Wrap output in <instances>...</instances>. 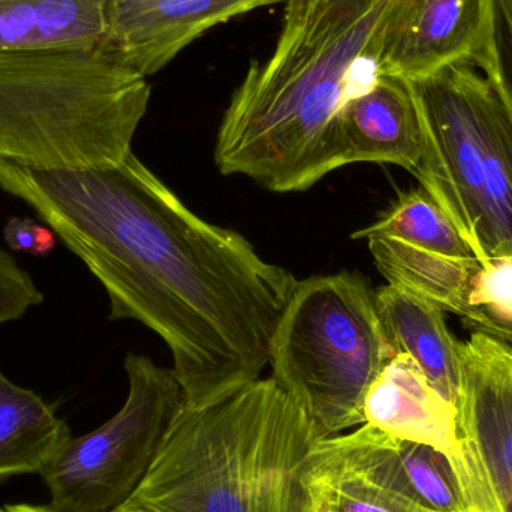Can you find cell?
<instances>
[{
    "mask_svg": "<svg viewBox=\"0 0 512 512\" xmlns=\"http://www.w3.org/2000/svg\"><path fill=\"white\" fill-rule=\"evenodd\" d=\"M0 189L29 204L104 286L111 319L170 348L185 406L259 379L297 279L236 231L195 215L134 153L99 170L0 161Z\"/></svg>",
    "mask_w": 512,
    "mask_h": 512,
    "instance_id": "1",
    "label": "cell"
},
{
    "mask_svg": "<svg viewBox=\"0 0 512 512\" xmlns=\"http://www.w3.org/2000/svg\"><path fill=\"white\" fill-rule=\"evenodd\" d=\"M406 0H286L265 60H252L219 126L215 161L271 192H303L343 164L342 114L381 72Z\"/></svg>",
    "mask_w": 512,
    "mask_h": 512,
    "instance_id": "2",
    "label": "cell"
},
{
    "mask_svg": "<svg viewBox=\"0 0 512 512\" xmlns=\"http://www.w3.org/2000/svg\"><path fill=\"white\" fill-rule=\"evenodd\" d=\"M321 435L273 378L183 406L137 492L147 512H295Z\"/></svg>",
    "mask_w": 512,
    "mask_h": 512,
    "instance_id": "3",
    "label": "cell"
},
{
    "mask_svg": "<svg viewBox=\"0 0 512 512\" xmlns=\"http://www.w3.org/2000/svg\"><path fill=\"white\" fill-rule=\"evenodd\" d=\"M107 44L0 51V161L48 171L120 164L150 101Z\"/></svg>",
    "mask_w": 512,
    "mask_h": 512,
    "instance_id": "4",
    "label": "cell"
},
{
    "mask_svg": "<svg viewBox=\"0 0 512 512\" xmlns=\"http://www.w3.org/2000/svg\"><path fill=\"white\" fill-rule=\"evenodd\" d=\"M474 68L456 63L408 83L423 134L414 176L484 262L512 255V117Z\"/></svg>",
    "mask_w": 512,
    "mask_h": 512,
    "instance_id": "5",
    "label": "cell"
},
{
    "mask_svg": "<svg viewBox=\"0 0 512 512\" xmlns=\"http://www.w3.org/2000/svg\"><path fill=\"white\" fill-rule=\"evenodd\" d=\"M396 357L375 289L355 271L297 280L270 343L273 376L321 438L366 424L373 382Z\"/></svg>",
    "mask_w": 512,
    "mask_h": 512,
    "instance_id": "6",
    "label": "cell"
},
{
    "mask_svg": "<svg viewBox=\"0 0 512 512\" xmlns=\"http://www.w3.org/2000/svg\"><path fill=\"white\" fill-rule=\"evenodd\" d=\"M125 405L98 429L71 438L41 472L56 512H111L137 492L185 406L173 369L129 352Z\"/></svg>",
    "mask_w": 512,
    "mask_h": 512,
    "instance_id": "7",
    "label": "cell"
},
{
    "mask_svg": "<svg viewBox=\"0 0 512 512\" xmlns=\"http://www.w3.org/2000/svg\"><path fill=\"white\" fill-rule=\"evenodd\" d=\"M457 423L475 489V511L512 512V327L486 312L463 319Z\"/></svg>",
    "mask_w": 512,
    "mask_h": 512,
    "instance_id": "8",
    "label": "cell"
},
{
    "mask_svg": "<svg viewBox=\"0 0 512 512\" xmlns=\"http://www.w3.org/2000/svg\"><path fill=\"white\" fill-rule=\"evenodd\" d=\"M322 444L372 483L435 512H472L453 462L429 445L394 438L370 424Z\"/></svg>",
    "mask_w": 512,
    "mask_h": 512,
    "instance_id": "9",
    "label": "cell"
},
{
    "mask_svg": "<svg viewBox=\"0 0 512 512\" xmlns=\"http://www.w3.org/2000/svg\"><path fill=\"white\" fill-rule=\"evenodd\" d=\"M286 0H114L105 44L141 74L164 69L203 33Z\"/></svg>",
    "mask_w": 512,
    "mask_h": 512,
    "instance_id": "10",
    "label": "cell"
},
{
    "mask_svg": "<svg viewBox=\"0 0 512 512\" xmlns=\"http://www.w3.org/2000/svg\"><path fill=\"white\" fill-rule=\"evenodd\" d=\"M366 423L394 438L429 445L453 462L472 512L475 489L463 453L457 408L424 378L409 355L397 354L373 382L364 403Z\"/></svg>",
    "mask_w": 512,
    "mask_h": 512,
    "instance_id": "11",
    "label": "cell"
},
{
    "mask_svg": "<svg viewBox=\"0 0 512 512\" xmlns=\"http://www.w3.org/2000/svg\"><path fill=\"white\" fill-rule=\"evenodd\" d=\"M484 0H406L394 17L381 72L406 80L469 63L480 41Z\"/></svg>",
    "mask_w": 512,
    "mask_h": 512,
    "instance_id": "12",
    "label": "cell"
},
{
    "mask_svg": "<svg viewBox=\"0 0 512 512\" xmlns=\"http://www.w3.org/2000/svg\"><path fill=\"white\" fill-rule=\"evenodd\" d=\"M343 164H393L414 174L423 153L420 117L408 80L379 72L342 114Z\"/></svg>",
    "mask_w": 512,
    "mask_h": 512,
    "instance_id": "13",
    "label": "cell"
},
{
    "mask_svg": "<svg viewBox=\"0 0 512 512\" xmlns=\"http://www.w3.org/2000/svg\"><path fill=\"white\" fill-rule=\"evenodd\" d=\"M375 306L396 355H409L429 384L457 408L462 342L448 330L444 310L390 283L376 289Z\"/></svg>",
    "mask_w": 512,
    "mask_h": 512,
    "instance_id": "14",
    "label": "cell"
},
{
    "mask_svg": "<svg viewBox=\"0 0 512 512\" xmlns=\"http://www.w3.org/2000/svg\"><path fill=\"white\" fill-rule=\"evenodd\" d=\"M113 8L114 0H0V51L104 44Z\"/></svg>",
    "mask_w": 512,
    "mask_h": 512,
    "instance_id": "15",
    "label": "cell"
},
{
    "mask_svg": "<svg viewBox=\"0 0 512 512\" xmlns=\"http://www.w3.org/2000/svg\"><path fill=\"white\" fill-rule=\"evenodd\" d=\"M367 242L379 273L390 285L412 292L462 319L480 309L472 307L469 301L481 268L477 258L436 254L391 237L370 236Z\"/></svg>",
    "mask_w": 512,
    "mask_h": 512,
    "instance_id": "16",
    "label": "cell"
},
{
    "mask_svg": "<svg viewBox=\"0 0 512 512\" xmlns=\"http://www.w3.org/2000/svg\"><path fill=\"white\" fill-rule=\"evenodd\" d=\"M71 438L54 406L0 372V481L41 474Z\"/></svg>",
    "mask_w": 512,
    "mask_h": 512,
    "instance_id": "17",
    "label": "cell"
},
{
    "mask_svg": "<svg viewBox=\"0 0 512 512\" xmlns=\"http://www.w3.org/2000/svg\"><path fill=\"white\" fill-rule=\"evenodd\" d=\"M295 512H435L384 489L316 442L304 462Z\"/></svg>",
    "mask_w": 512,
    "mask_h": 512,
    "instance_id": "18",
    "label": "cell"
},
{
    "mask_svg": "<svg viewBox=\"0 0 512 512\" xmlns=\"http://www.w3.org/2000/svg\"><path fill=\"white\" fill-rule=\"evenodd\" d=\"M370 236L391 237L454 258H477L450 219L423 189L400 195L378 221L352 234V239Z\"/></svg>",
    "mask_w": 512,
    "mask_h": 512,
    "instance_id": "19",
    "label": "cell"
},
{
    "mask_svg": "<svg viewBox=\"0 0 512 512\" xmlns=\"http://www.w3.org/2000/svg\"><path fill=\"white\" fill-rule=\"evenodd\" d=\"M512 117V0H484L480 41L471 60Z\"/></svg>",
    "mask_w": 512,
    "mask_h": 512,
    "instance_id": "20",
    "label": "cell"
},
{
    "mask_svg": "<svg viewBox=\"0 0 512 512\" xmlns=\"http://www.w3.org/2000/svg\"><path fill=\"white\" fill-rule=\"evenodd\" d=\"M469 301L496 322L512 327V255L481 262Z\"/></svg>",
    "mask_w": 512,
    "mask_h": 512,
    "instance_id": "21",
    "label": "cell"
},
{
    "mask_svg": "<svg viewBox=\"0 0 512 512\" xmlns=\"http://www.w3.org/2000/svg\"><path fill=\"white\" fill-rule=\"evenodd\" d=\"M44 301L27 271L8 252L0 249V324L20 319L32 306Z\"/></svg>",
    "mask_w": 512,
    "mask_h": 512,
    "instance_id": "22",
    "label": "cell"
},
{
    "mask_svg": "<svg viewBox=\"0 0 512 512\" xmlns=\"http://www.w3.org/2000/svg\"><path fill=\"white\" fill-rule=\"evenodd\" d=\"M3 237L9 248L44 258L56 246V234L29 218H11L3 228Z\"/></svg>",
    "mask_w": 512,
    "mask_h": 512,
    "instance_id": "23",
    "label": "cell"
},
{
    "mask_svg": "<svg viewBox=\"0 0 512 512\" xmlns=\"http://www.w3.org/2000/svg\"><path fill=\"white\" fill-rule=\"evenodd\" d=\"M0 512H56L50 510L48 507H35V505L29 504H8L2 505L0 507ZM111 512H147L144 511L143 508L135 505L134 502L128 501L126 504H123L122 507L117 508V510Z\"/></svg>",
    "mask_w": 512,
    "mask_h": 512,
    "instance_id": "24",
    "label": "cell"
},
{
    "mask_svg": "<svg viewBox=\"0 0 512 512\" xmlns=\"http://www.w3.org/2000/svg\"><path fill=\"white\" fill-rule=\"evenodd\" d=\"M510 327H511V325H510Z\"/></svg>",
    "mask_w": 512,
    "mask_h": 512,
    "instance_id": "25",
    "label": "cell"
}]
</instances>
